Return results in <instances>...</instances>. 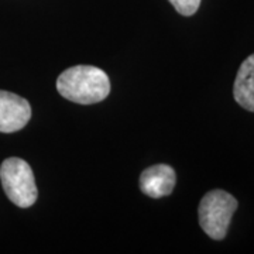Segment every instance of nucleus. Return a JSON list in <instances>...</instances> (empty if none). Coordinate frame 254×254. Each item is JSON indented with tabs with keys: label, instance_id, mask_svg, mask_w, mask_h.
I'll return each mask as SVG.
<instances>
[{
	"label": "nucleus",
	"instance_id": "obj_1",
	"mask_svg": "<svg viewBox=\"0 0 254 254\" xmlns=\"http://www.w3.org/2000/svg\"><path fill=\"white\" fill-rule=\"evenodd\" d=\"M57 91L65 99L79 105L105 100L110 93L109 76L92 65H75L65 69L57 79Z\"/></svg>",
	"mask_w": 254,
	"mask_h": 254
},
{
	"label": "nucleus",
	"instance_id": "obj_2",
	"mask_svg": "<svg viewBox=\"0 0 254 254\" xmlns=\"http://www.w3.org/2000/svg\"><path fill=\"white\" fill-rule=\"evenodd\" d=\"M237 206L236 198L226 190H209L200 200L198 209L202 230L213 240H223Z\"/></svg>",
	"mask_w": 254,
	"mask_h": 254
},
{
	"label": "nucleus",
	"instance_id": "obj_3",
	"mask_svg": "<svg viewBox=\"0 0 254 254\" xmlns=\"http://www.w3.org/2000/svg\"><path fill=\"white\" fill-rule=\"evenodd\" d=\"M1 187L18 208H30L36 203L38 190L31 167L17 157L6 158L0 165Z\"/></svg>",
	"mask_w": 254,
	"mask_h": 254
},
{
	"label": "nucleus",
	"instance_id": "obj_4",
	"mask_svg": "<svg viewBox=\"0 0 254 254\" xmlns=\"http://www.w3.org/2000/svg\"><path fill=\"white\" fill-rule=\"evenodd\" d=\"M31 119V106L16 93L0 91V133H14Z\"/></svg>",
	"mask_w": 254,
	"mask_h": 254
},
{
	"label": "nucleus",
	"instance_id": "obj_5",
	"mask_svg": "<svg viewBox=\"0 0 254 254\" xmlns=\"http://www.w3.org/2000/svg\"><path fill=\"white\" fill-rule=\"evenodd\" d=\"M177 175L173 167L167 164H157L148 167L140 175V190L150 198L168 196L175 188Z\"/></svg>",
	"mask_w": 254,
	"mask_h": 254
},
{
	"label": "nucleus",
	"instance_id": "obj_6",
	"mask_svg": "<svg viewBox=\"0 0 254 254\" xmlns=\"http://www.w3.org/2000/svg\"><path fill=\"white\" fill-rule=\"evenodd\" d=\"M233 96L243 109L254 112V54L247 57L239 68Z\"/></svg>",
	"mask_w": 254,
	"mask_h": 254
},
{
	"label": "nucleus",
	"instance_id": "obj_7",
	"mask_svg": "<svg viewBox=\"0 0 254 254\" xmlns=\"http://www.w3.org/2000/svg\"><path fill=\"white\" fill-rule=\"evenodd\" d=\"M175 10L182 16H192L195 14L200 6V0H168Z\"/></svg>",
	"mask_w": 254,
	"mask_h": 254
}]
</instances>
